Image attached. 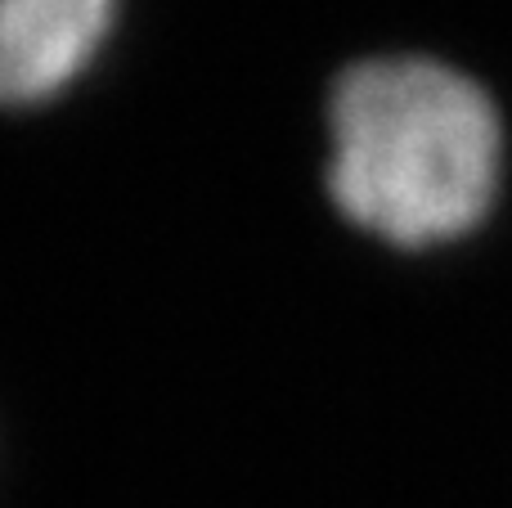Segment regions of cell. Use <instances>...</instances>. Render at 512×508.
<instances>
[{"instance_id":"cell-1","label":"cell","mask_w":512,"mask_h":508,"mask_svg":"<svg viewBox=\"0 0 512 508\" xmlns=\"http://www.w3.org/2000/svg\"><path fill=\"white\" fill-rule=\"evenodd\" d=\"M328 212L369 248L432 261L472 248L512 185V122L481 72L432 50H373L324 90Z\"/></svg>"},{"instance_id":"cell-2","label":"cell","mask_w":512,"mask_h":508,"mask_svg":"<svg viewBox=\"0 0 512 508\" xmlns=\"http://www.w3.org/2000/svg\"><path fill=\"white\" fill-rule=\"evenodd\" d=\"M126 0H0V113L72 99L113 54Z\"/></svg>"}]
</instances>
